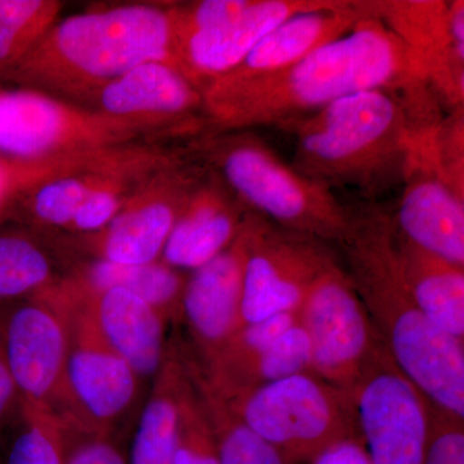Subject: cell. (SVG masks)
<instances>
[{
	"mask_svg": "<svg viewBox=\"0 0 464 464\" xmlns=\"http://www.w3.org/2000/svg\"><path fill=\"white\" fill-rule=\"evenodd\" d=\"M404 87L350 94L283 125L280 130L295 137L290 166L334 194L353 192L362 203H378L401 188L409 159Z\"/></svg>",
	"mask_w": 464,
	"mask_h": 464,
	"instance_id": "277c9868",
	"label": "cell"
},
{
	"mask_svg": "<svg viewBox=\"0 0 464 464\" xmlns=\"http://www.w3.org/2000/svg\"><path fill=\"white\" fill-rule=\"evenodd\" d=\"M404 45L413 74L429 85L442 109L464 103L463 0H362Z\"/></svg>",
	"mask_w": 464,
	"mask_h": 464,
	"instance_id": "5bb4252c",
	"label": "cell"
},
{
	"mask_svg": "<svg viewBox=\"0 0 464 464\" xmlns=\"http://www.w3.org/2000/svg\"><path fill=\"white\" fill-rule=\"evenodd\" d=\"M70 282L88 290L119 288L142 298L166 319L181 315L183 289L188 276L161 261L146 265L110 264L91 259L74 268Z\"/></svg>",
	"mask_w": 464,
	"mask_h": 464,
	"instance_id": "cb8c5ba5",
	"label": "cell"
},
{
	"mask_svg": "<svg viewBox=\"0 0 464 464\" xmlns=\"http://www.w3.org/2000/svg\"><path fill=\"white\" fill-rule=\"evenodd\" d=\"M423 464H464V420L432 406L431 431Z\"/></svg>",
	"mask_w": 464,
	"mask_h": 464,
	"instance_id": "d590c367",
	"label": "cell"
},
{
	"mask_svg": "<svg viewBox=\"0 0 464 464\" xmlns=\"http://www.w3.org/2000/svg\"><path fill=\"white\" fill-rule=\"evenodd\" d=\"M123 148L43 159H18L0 154V217L9 208L43 183L96 166Z\"/></svg>",
	"mask_w": 464,
	"mask_h": 464,
	"instance_id": "4dcf8cb0",
	"label": "cell"
},
{
	"mask_svg": "<svg viewBox=\"0 0 464 464\" xmlns=\"http://www.w3.org/2000/svg\"><path fill=\"white\" fill-rule=\"evenodd\" d=\"M241 232L246 243L241 326L297 313L334 253L325 241L286 230L252 210Z\"/></svg>",
	"mask_w": 464,
	"mask_h": 464,
	"instance_id": "30bf717a",
	"label": "cell"
},
{
	"mask_svg": "<svg viewBox=\"0 0 464 464\" xmlns=\"http://www.w3.org/2000/svg\"><path fill=\"white\" fill-rule=\"evenodd\" d=\"M63 8L58 0H0V76L44 38Z\"/></svg>",
	"mask_w": 464,
	"mask_h": 464,
	"instance_id": "f1b7e54d",
	"label": "cell"
},
{
	"mask_svg": "<svg viewBox=\"0 0 464 464\" xmlns=\"http://www.w3.org/2000/svg\"><path fill=\"white\" fill-rule=\"evenodd\" d=\"M252 3L253 0H200V2L172 3L176 51L182 42L195 34L207 32L239 16Z\"/></svg>",
	"mask_w": 464,
	"mask_h": 464,
	"instance_id": "836d02e7",
	"label": "cell"
},
{
	"mask_svg": "<svg viewBox=\"0 0 464 464\" xmlns=\"http://www.w3.org/2000/svg\"><path fill=\"white\" fill-rule=\"evenodd\" d=\"M150 61L179 69L172 3H133L60 18L0 82L83 108L103 85Z\"/></svg>",
	"mask_w": 464,
	"mask_h": 464,
	"instance_id": "3957f363",
	"label": "cell"
},
{
	"mask_svg": "<svg viewBox=\"0 0 464 464\" xmlns=\"http://www.w3.org/2000/svg\"><path fill=\"white\" fill-rule=\"evenodd\" d=\"M353 399L360 436L374 464H423L432 405L383 343L366 365Z\"/></svg>",
	"mask_w": 464,
	"mask_h": 464,
	"instance_id": "4fadbf2b",
	"label": "cell"
},
{
	"mask_svg": "<svg viewBox=\"0 0 464 464\" xmlns=\"http://www.w3.org/2000/svg\"><path fill=\"white\" fill-rule=\"evenodd\" d=\"M61 279L38 240L24 231L0 230V306L34 297Z\"/></svg>",
	"mask_w": 464,
	"mask_h": 464,
	"instance_id": "484cf974",
	"label": "cell"
},
{
	"mask_svg": "<svg viewBox=\"0 0 464 464\" xmlns=\"http://www.w3.org/2000/svg\"><path fill=\"white\" fill-rule=\"evenodd\" d=\"M317 377L353 396L382 341L337 257L316 277L297 311Z\"/></svg>",
	"mask_w": 464,
	"mask_h": 464,
	"instance_id": "ba28073f",
	"label": "cell"
},
{
	"mask_svg": "<svg viewBox=\"0 0 464 464\" xmlns=\"http://www.w3.org/2000/svg\"><path fill=\"white\" fill-rule=\"evenodd\" d=\"M368 16L362 2L334 0L328 7L304 12L267 34L226 78L268 74L298 63L323 45L337 41Z\"/></svg>",
	"mask_w": 464,
	"mask_h": 464,
	"instance_id": "44dd1931",
	"label": "cell"
},
{
	"mask_svg": "<svg viewBox=\"0 0 464 464\" xmlns=\"http://www.w3.org/2000/svg\"><path fill=\"white\" fill-rule=\"evenodd\" d=\"M436 127L426 123L409 130L408 168L393 225L418 248L464 268V199L440 176Z\"/></svg>",
	"mask_w": 464,
	"mask_h": 464,
	"instance_id": "9a60e30c",
	"label": "cell"
},
{
	"mask_svg": "<svg viewBox=\"0 0 464 464\" xmlns=\"http://www.w3.org/2000/svg\"><path fill=\"white\" fill-rule=\"evenodd\" d=\"M246 243L241 228L237 239L192 271L183 289L181 316L190 329L192 340L206 365L241 328Z\"/></svg>",
	"mask_w": 464,
	"mask_h": 464,
	"instance_id": "ac0fdd59",
	"label": "cell"
},
{
	"mask_svg": "<svg viewBox=\"0 0 464 464\" xmlns=\"http://www.w3.org/2000/svg\"><path fill=\"white\" fill-rule=\"evenodd\" d=\"M83 108L188 140L209 132L203 93L179 69L161 61L142 63L103 85Z\"/></svg>",
	"mask_w": 464,
	"mask_h": 464,
	"instance_id": "2e32d148",
	"label": "cell"
},
{
	"mask_svg": "<svg viewBox=\"0 0 464 464\" xmlns=\"http://www.w3.org/2000/svg\"><path fill=\"white\" fill-rule=\"evenodd\" d=\"M190 362L192 375L215 431L219 464H293L282 451L243 422L230 406L208 386L197 362Z\"/></svg>",
	"mask_w": 464,
	"mask_h": 464,
	"instance_id": "4316f807",
	"label": "cell"
},
{
	"mask_svg": "<svg viewBox=\"0 0 464 464\" xmlns=\"http://www.w3.org/2000/svg\"><path fill=\"white\" fill-rule=\"evenodd\" d=\"M173 464H219L215 431L192 375L190 359L179 393V442Z\"/></svg>",
	"mask_w": 464,
	"mask_h": 464,
	"instance_id": "1f68e13d",
	"label": "cell"
},
{
	"mask_svg": "<svg viewBox=\"0 0 464 464\" xmlns=\"http://www.w3.org/2000/svg\"><path fill=\"white\" fill-rule=\"evenodd\" d=\"M58 283L0 306V343L21 404L63 417L69 337Z\"/></svg>",
	"mask_w": 464,
	"mask_h": 464,
	"instance_id": "8fae6325",
	"label": "cell"
},
{
	"mask_svg": "<svg viewBox=\"0 0 464 464\" xmlns=\"http://www.w3.org/2000/svg\"><path fill=\"white\" fill-rule=\"evenodd\" d=\"M154 125L100 114L42 92L0 85V154L43 159L139 143Z\"/></svg>",
	"mask_w": 464,
	"mask_h": 464,
	"instance_id": "52a82bcc",
	"label": "cell"
},
{
	"mask_svg": "<svg viewBox=\"0 0 464 464\" xmlns=\"http://www.w3.org/2000/svg\"><path fill=\"white\" fill-rule=\"evenodd\" d=\"M248 210L206 168L173 226L160 261L179 271L197 270L237 239Z\"/></svg>",
	"mask_w": 464,
	"mask_h": 464,
	"instance_id": "d6986e66",
	"label": "cell"
},
{
	"mask_svg": "<svg viewBox=\"0 0 464 464\" xmlns=\"http://www.w3.org/2000/svg\"><path fill=\"white\" fill-rule=\"evenodd\" d=\"M65 279L83 301L110 347L141 380L154 378L168 350L163 314L127 290H88Z\"/></svg>",
	"mask_w": 464,
	"mask_h": 464,
	"instance_id": "ffe728a7",
	"label": "cell"
},
{
	"mask_svg": "<svg viewBox=\"0 0 464 464\" xmlns=\"http://www.w3.org/2000/svg\"><path fill=\"white\" fill-rule=\"evenodd\" d=\"M420 81L404 45L380 18L366 16L346 35L298 63L244 79H217L203 92L209 132L293 123L362 91Z\"/></svg>",
	"mask_w": 464,
	"mask_h": 464,
	"instance_id": "6da1fadb",
	"label": "cell"
},
{
	"mask_svg": "<svg viewBox=\"0 0 464 464\" xmlns=\"http://www.w3.org/2000/svg\"><path fill=\"white\" fill-rule=\"evenodd\" d=\"M206 173L190 155L160 168L134 192L102 230L70 237L92 259L118 265L160 261L183 206Z\"/></svg>",
	"mask_w": 464,
	"mask_h": 464,
	"instance_id": "7c38bea8",
	"label": "cell"
},
{
	"mask_svg": "<svg viewBox=\"0 0 464 464\" xmlns=\"http://www.w3.org/2000/svg\"><path fill=\"white\" fill-rule=\"evenodd\" d=\"M5 217H0V224H2L3 221H5Z\"/></svg>",
	"mask_w": 464,
	"mask_h": 464,
	"instance_id": "f35d334b",
	"label": "cell"
},
{
	"mask_svg": "<svg viewBox=\"0 0 464 464\" xmlns=\"http://www.w3.org/2000/svg\"><path fill=\"white\" fill-rule=\"evenodd\" d=\"M219 398L293 464L307 463L341 440L362 438L353 396L313 372Z\"/></svg>",
	"mask_w": 464,
	"mask_h": 464,
	"instance_id": "8992f818",
	"label": "cell"
},
{
	"mask_svg": "<svg viewBox=\"0 0 464 464\" xmlns=\"http://www.w3.org/2000/svg\"><path fill=\"white\" fill-rule=\"evenodd\" d=\"M308 372H313L310 340L297 323L266 348L261 355L230 377L212 382L207 380L201 371L200 373L210 389L222 398H227L243 391Z\"/></svg>",
	"mask_w": 464,
	"mask_h": 464,
	"instance_id": "83f0119b",
	"label": "cell"
},
{
	"mask_svg": "<svg viewBox=\"0 0 464 464\" xmlns=\"http://www.w3.org/2000/svg\"><path fill=\"white\" fill-rule=\"evenodd\" d=\"M308 464H374L362 438L341 440L315 454Z\"/></svg>",
	"mask_w": 464,
	"mask_h": 464,
	"instance_id": "8d00e7d4",
	"label": "cell"
},
{
	"mask_svg": "<svg viewBox=\"0 0 464 464\" xmlns=\"http://www.w3.org/2000/svg\"><path fill=\"white\" fill-rule=\"evenodd\" d=\"M60 420L61 463L130 464L115 432L101 431L82 426L74 420Z\"/></svg>",
	"mask_w": 464,
	"mask_h": 464,
	"instance_id": "d6a6232c",
	"label": "cell"
},
{
	"mask_svg": "<svg viewBox=\"0 0 464 464\" xmlns=\"http://www.w3.org/2000/svg\"><path fill=\"white\" fill-rule=\"evenodd\" d=\"M334 0H253L243 14L222 25L195 34L177 47L179 72L203 93L248 56L268 33L284 21Z\"/></svg>",
	"mask_w": 464,
	"mask_h": 464,
	"instance_id": "e0dca14e",
	"label": "cell"
},
{
	"mask_svg": "<svg viewBox=\"0 0 464 464\" xmlns=\"http://www.w3.org/2000/svg\"><path fill=\"white\" fill-rule=\"evenodd\" d=\"M353 207V230L340 246L378 337L433 408L464 420V342L414 301L396 253L392 213L378 203Z\"/></svg>",
	"mask_w": 464,
	"mask_h": 464,
	"instance_id": "7a4b0ae2",
	"label": "cell"
},
{
	"mask_svg": "<svg viewBox=\"0 0 464 464\" xmlns=\"http://www.w3.org/2000/svg\"><path fill=\"white\" fill-rule=\"evenodd\" d=\"M0 464H63L57 415L21 404L16 417L0 427Z\"/></svg>",
	"mask_w": 464,
	"mask_h": 464,
	"instance_id": "f546056e",
	"label": "cell"
},
{
	"mask_svg": "<svg viewBox=\"0 0 464 464\" xmlns=\"http://www.w3.org/2000/svg\"><path fill=\"white\" fill-rule=\"evenodd\" d=\"M67 323L66 411L63 420L115 432L132 408L141 378L110 347L65 277L57 285Z\"/></svg>",
	"mask_w": 464,
	"mask_h": 464,
	"instance_id": "9c48e42d",
	"label": "cell"
},
{
	"mask_svg": "<svg viewBox=\"0 0 464 464\" xmlns=\"http://www.w3.org/2000/svg\"><path fill=\"white\" fill-rule=\"evenodd\" d=\"M435 158L441 179L464 199V106L450 110L440 121Z\"/></svg>",
	"mask_w": 464,
	"mask_h": 464,
	"instance_id": "e575fe53",
	"label": "cell"
},
{
	"mask_svg": "<svg viewBox=\"0 0 464 464\" xmlns=\"http://www.w3.org/2000/svg\"><path fill=\"white\" fill-rule=\"evenodd\" d=\"M186 149L244 206L280 227L338 246L351 234L353 207L286 164L252 130L206 133Z\"/></svg>",
	"mask_w": 464,
	"mask_h": 464,
	"instance_id": "5b68a950",
	"label": "cell"
},
{
	"mask_svg": "<svg viewBox=\"0 0 464 464\" xmlns=\"http://www.w3.org/2000/svg\"><path fill=\"white\" fill-rule=\"evenodd\" d=\"M395 246L418 307L442 331L464 342V268L418 248L396 228Z\"/></svg>",
	"mask_w": 464,
	"mask_h": 464,
	"instance_id": "7402d4cb",
	"label": "cell"
},
{
	"mask_svg": "<svg viewBox=\"0 0 464 464\" xmlns=\"http://www.w3.org/2000/svg\"><path fill=\"white\" fill-rule=\"evenodd\" d=\"M186 373L188 357L169 346L140 415L130 464H173L179 442V393Z\"/></svg>",
	"mask_w": 464,
	"mask_h": 464,
	"instance_id": "603a6c76",
	"label": "cell"
},
{
	"mask_svg": "<svg viewBox=\"0 0 464 464\" xmlns=\"http://www.w3.org/2000/svg\"><path fill=\"white\" fill-rule=\"evenodd\" d=\"M21 409V400L12 380L0 343V427L11 422Z\"/></svg>",
	"mask_w": 464,
	"mask_h": 464,
	"instance_id": "74e56055",
	"label": "cell"
},
{
	"mask_svg": "<svg viewBox=\"0 0 464 464\" xmlns=\"http://www.w3.org/2000/svg\"><path fill=\"white\" fill-rule=\"evenodd\" d=\"M133 145L136 143L124 146L108 160L96 166L43 183L18 199L9 208L8 213L18 209L33 225L67 231L79 208L99 185L103 173L121 160Z\"/></svg>",
	"mask_w": 464,
	"mask_h": 464,
	"instance_id": "d4e9b609",
	"label": "cell"
}]
</instances>
